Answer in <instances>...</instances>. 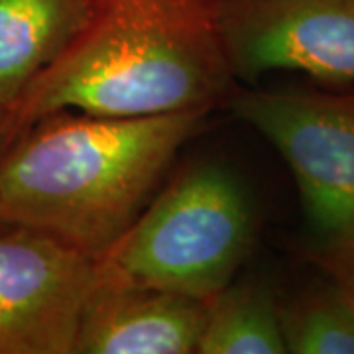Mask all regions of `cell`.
Here are the masks:
<instances>
[{
    "label": "cell",
    "mask_w": 354,
    "mask_h": 354,
    "mask_svg": "<svg viewBox=\"0 0 354 354\" xmlns=\"http://www.w3.org/2000/svg\"><path fill=\"white\" fill-rule=\"evenodd\" d=\"M225 0H91L73 41L6 114L4 150L41 116L209 113L232 93ZM2 150V152H4Z\"/></svg>",
    "instance_id": "6da1fadb"
},
{
    "label": "cell",
    "mask_w": 354,
    "mask_h": 354,
    "mask_svg": "<svg viewBox=\"0 0 354 354\" xmlns=\"http://www.w3.org/2000/svg\"><path fill=\"white\" fill-rule=\"evenodd\" d=\"M205 114L41 116L0 153L4 225L46 232L97 258L150 203Z\"/></svg>",
    "instance_id": "7a4b0ae2"
},
{
    "label": "cell",
    "mask_w": 354,
    "mask_h": 354,
    "mask_svg": "<svg viewBox=\"0 0 354 354\" xmlns=\"http://www.w3.org/2000/svg\"><path fill=\"white\" fill-rule=\"evenodd\" d=\"M254 232V203L241 179L221 164L193 165L93 258L95 278L209 301L234 279Z\"/></svg>",
    "instance_id": "3957f363"
},
{
    "label": "cell",
    "mask_w": 354,
    "mask_h": 354,
    "mask_svg": "<svg viewBox=\"0 0 354 354\" xmlns=\"http://www.w3.org/2000/svg\"><path fill=\"white\" fill-rule=\"evenodd\" d=\"M232 113L290 165L313 248L354 242V93L239 91Z\"/></svg>",
    "instance_id": "277c9868"
},
{
    "label": "cell",
    "mask_w": 354,
    "mask_h": 354,
    "mask_svg": "<svg viewBox=\"0 0 354 354\" xmlns=\"http://www.w3.org/2000/svg\"><path fill=\"white\" fill-rule=\"evenodd\" d=\"M93 288L91 256L34 228L0 227V354H75Z\"/></svg>",
    "instance_id": "5b68a950"
},
{
    "label": "cell",
    "mask_w": 354,
    "mask_h": 354,
    "mask_svg": "<svg viewBox=\"0 0 354 354\" xmlns=\"http://www.w3.org/2000/svg\"><path fill=\"white\" fill-rule=\"evenodd\" d=\"M221 24L234 79L301 71L354 83V0H225Z\"/></svg>",
    "instance_id": "8992f818"
},
{
    "label": "cell",
    "mask_w": 354,
    "mask_h": 354,
    "mask_svg": "<svg viewBox=\"0 0 354 354\" xmlns=\"http://www.w3.org/2000/svg\"><path fill=\"white\" fill-rule=\"evenodd\" d=\"M205 313L207 301L195 297L95 278L75 354L197 353Z\"/></svg>",
    "instance_id": "52a82bcc"
},
{
    "label": "cell",
    "mask_w": 354,
    "mask_h": 354,
    "mask_svg": "<svg viewBox=\"0 0 354 354\" xmlns=\"http://www.w3.org/2000/svg\"><path fill=\"white\" fill-rule=\"evenodd\" d=\"M91 0H0V111L6 114L36 77L73 41Z\"/></svg>",
    "instance_id": "ba28073f"
},
{
    "label": "cell",
    "mask_w": 354,
    "mask_h": 354,
    "mask_svg": "<svg viewBox=\"0 0 354 354\" xmlns=\"http://www.w3.org/2000/svg\"><path fill=\"white\" fill-rule=\"evenodd\" d=\"M199 354H283L279 304L262 281L234 279L207 301Z\"/></svg>",
    "instance_id": "9c48e42d"
},
{
    "label": "cell",
    "mask_w": 354,
    "mask_h": 354,
    "mask_svg": "<svg viewBox=\"0 0 354 354\" xmlns=\"http://www.w3.org/2000/svg\"><path fill=\"white\" fill-rule=\"evenodd\" d=\"M286 351L293 354H354V301L329 279L279 305Z\"/></svg>",
    "instance_id": "30bf717a"
},
{
    "label": "cell",
    "mask_w": 354,
    "mask_h": 354,
    "mask_svg": "<svg viewBox=\"0 0 354 354\" xmlns=\"http://www.w3.org/2000/svg\"><path fill=\"white\" fill-rule=\"evenodd\" d=\"M311 258L323 268L327 278L354 301V242L335 248H313Z\"/></svg>",
    "instance_id": "8fae6325"
},
{
    "label": "cell",
    "mask_w": 354,
    "mask_h": 354,
    "mask_svg": "<svg viewBox=\"0 0 354 354\" xmlns=\"http://www.w3.org/2000/svg\"><path fill=\"white\" fill-rule=\"evenodd\" d=\"M4 150V114L0 111V153Z\"/></svg>",
    "instance_id": "7c38bea8"
},
{
    "label": "cell",
    "mask_w": 354,
    "mask_h": 354,
    "mask_svg": "<svg viewBox=\"0 0 354 354\" xmlns=\"http://www.w3.org/2000/svg\"><path fill=\"white\" fill-rule=\"evenodd\" d=\"M0 227H4V221H2V216H0Z\"/></svg>",
    "instance_id": "4fadbf2b"
}]
</instances>
